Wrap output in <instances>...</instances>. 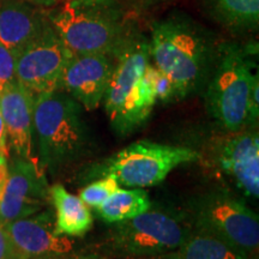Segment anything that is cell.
<instances>
[{
	"instance_id": "23",
	"label": "cell",
	"mask_w": 259,
	"mask_h": 259,
	"mask_svg": "<svg viewBox=\"0 0 259 259\" xmlns=\"http://www.w3.org/2000/svg\"><path fill=\"white\" fill-rule=\"evenodd\" d=\"M0 259H15L11 241L3 222H0Z\"/></svg>"
},
{
	"instance_id": "4",
	"label": "cell",
	"mask_w": 259,
	"mask_h": 259,
	"mask_svg": "<svg viewBox=\"0 0 259 259\" xmlns=\"http://www.w3.org/2000/svg\"><path fill=\"white\" fill-rule=\"evenodd\" d=\"M149 63V41L138 32L114 57V69L103 101L109 124L121 137L141 127L157 102L147 70Z\"/></svg>"
},
{
	"instance_id": "12",
	"label": "cell",
	"mask_w": 259,
	"mask_h": 259,
	"mask_svg": "<svg viewBox=\"0 0 259 259\" xmlns=\"http://www.w3.org/2000/svg\"><path fill=\"white\" fill-rule=\"evenodd\" d=\"M114 69V58L107 54H72L61 74L59 90L93 111L103 101Z\"/></svg>"
},
{
	"instance_id": "9",
	"label": "cell",
	"mask_w": 259,
	"mask_h": 259,
	"mask_svg": "<svg viewBox=\"0 0 259 259\" xmlns=\"http://www.w3.org/2000/svg\"><path fill=\"white\" fill-rule=\"evenodd\" d=\"M71 56L50 24L17 56V82L34 95L59 90L61 74Z\"/></svg>"
},
{
	"instance_id": "20",
	"label": "cell",
	"mask_w": 259,
	"mask_h": 259,
	"mask_svg": "<svg viewBox=\"0 0 259 259\" xmlns=\"http://www.w3.org/2000/svg\"><path fill=\"white\" fill-rule=\"evenodd\" d=\"M119 189V184L111 177L95 179L79 191V198L89 208L96 209Z\"/></svg>"
},
{
	"instance_id": "1",
	"label": "cell",
	"mask_w": 259,
	"mask_h": 259,
	"mask_svg": "<svg viewBox=\"0 0 259 259\" xmlns=\"http://www.w3.org/2000/svg\"><path fill=\"white\" fill-rule=\"evenodd\" d=\"M219 42L212 32L183 12L153 23L150 59L173 83L177 101L203 93Z\"/></svg>"
},
{
	"instance_id": "11",
	"label": "cell",
	"mask_w": 259,
	"mask_h": 259,
	"mask_svg": "<svg viewBox=\"0 0 259 259\" xmlns=\"http://www.w3.org/2000/svg\"><path fill=\"white\" fill-rule=\"evenodd\" d=\"M51 202L44 171L34 160L16 156L9 164V178L0 200V222L29 218Z\"/></svg>"
},
{
	"instance_id": "15",
	"label": "cell",
	"mask_w": 259,
	"mask_h": 259,
	"mask_svg": "<svg viewBox=\"0 0 259 259\" xmlns=\"http://www.w3.org/2000/svg\"><path fill=\"white\" fill-rule=\"evenodd\" d=\"M50 25L41 8L27 0H6L0 5V44L18 56Z\"/></svg>"
},
{
	"instance_id": "14",
	"label": "cell",
	"mask_w": 259,
	"mask_h": 259,
	"mask_svg": "<svg viewBox=\"0 0 259 259\" xmlns=\"http://www.w3.org/2000/svg\"><path fill=\"white\" fill-rule=\"evenodd\" d=\"M35 95L15 82L0 93V112L16 156L32 158V112Z\"/></svg>"
},
{
	"instance_id": "21",
	"label": "cell",
	"mask_w": 259,
	"mask_h": 259,
	"mask_svg": "<svg viewBox=\"0 0 259 259\" xmlns=\"http://www.w3.org/2000/svg\"><path fill=\"white\" fill-rule=\"evenodd\" d=\"M147 70L149 77H150L151 79V83H153V88L155 95H156L157 101L164 103L177 101L176 89H174L173 83L170 82V79L168 78L166 74L162 73L161 71L151 63H149Z\"/></svg>"
},
{
	"instance_id": "25",
	"label": "cell",
	"mask_w": 259,
	"mask_h": 259,
	"mask_svg": "<svg viewBox=\"0 0 259 259\" xmlns=\"http://www.w3.org/2000/svg\"><path fill=\"white\" fill-rule=\"evenodd\" d=\"M9 147H8V135L3 120L2 112H0V157H8Z\"/></svg>"
},
{
	"instance_id": "17",
	"label": "cell",
	"mask_w": 259,
	"mask_h": 259,
	"mask_svg": "<svg viewBox=\"0 0 259 259\" xmlns=\"http://www.w3.org/2000/svg\"><path fill=\"white\" fill-rule=\"evenodd\" d=\"M204 11L233 35L258 30L259 0H204Z\"/></svg>"
},
{
	"instance_id": "27",
	"label": "cell",
	"mask_w": 259,
	"mask_h": 259,
	"mask_svg": "<svg viewBox=\"0 0 259 259\" xmlns=\"http://www.w3.org/2000/svg\"><path fill=\"white\" fill-rule=\"evenodd\" d=\"M70 259H112L111 257L105 254H97V253H89V254H76Z\"/></svg>"
},
{
	"instance_id": "7",
	"label": "cell",
	"mask_w": 259,
	"mask_h": 259,
	"mask_svg": "<svg viewBox=\"0 0 259 259\" xmlns=\"http://www.w3.org/2000/svg\"><path fill=\"white\" fill-rule=\"evenodd\" d=\"M198 158V151L191 148L138 141L112 156L93 163L82 176L88 181L111 177L119 185L143 189L157 185L173 169Z\"/></svg>"
},
{
	"instance_id": "22",
	"label": "cell",
	"mask_w": 259,
	"mask_h": 259,
	"mask_svg": "<svg viewBox=\"0 0 259 259\" xmlns=\"http://www.w3.org/2000/svg\"><path fill=\"white\" fill-rule=\"evenodd\" d=\"M17 56L0 44V93L17 82L16 77Z\"/></svg>"
},
{
	"instance_id": "8",
	"label": "cell",
	"mask_w": 259,
	"mask_h": 259,
	"mask_svg": "<svg viewBox=\"0 0 259 259\" xmlns=\"http://www.w3.org/2000/svg\"><path fill=\"white\" fill-rule=\"evenodd\" d=\"M191 232L184 211L151 205L134 219L113 223L107 232L106 247L119 258L147 259L176 250Z\"/></svg>"
},
{
	"instance_id": "16",
	"label": "cell",
	"mask_w": 259,
	"mask_h": 259,
	"mask_svg": "<svg viewBox=\"0 0 259 259\" xmlns=\"http://www.w3.org/2000/svg\"><path fill=\"white\" fill-rule=\"evenodd\" d=\"M51 202L54 206V233L58 236L82 238L93 228L94 218L89 206L61 184L50 187Z\"/></svg>"
},
{
	"instance_id": "5",
	"label": "cell",
	"mask_w": 259,
	"mask_h": 259,
	"mask_svg": "<svg viewBox=\"0 0 259 259\" xmlns=\"http://www.w3.org/2000/svg\"><path fill=\"white\" fill-rule=\"evenodd\" d=\"M252 69L247 48L234 42H219L203 93L209 115L228 134L250 127L248 100L255 77Z\"/></svg>"
},
{
	"instance_id": "26",
	"label": "cell",
	"mask_w": 259,
	"mask_h": 259,
	"mask_svg": "<svg viewBox=\"0 0 259 259\" xmlns=\"http://www.w3.org/2000/svg\"><path fill=\"white\" fill-rule=\"evenodd\" d=\"M27 2L38 6V8H51V6L59 4L61 0H27Z\"/></svg>"
},
{
	"instance_id": "10",
	"label": "cell",
	"mask_w": 259,
	"mask_h": 259,
	"mask_svg": "<svg viewBox=\"0 0 259 259\" xmlns=\"http://www.w3.org/2000/svg\"><path fill=\"white\" fill-rule=\"evenodd\" d=\"M15 259H70L76 255L72 238L54 233L52 210L5 223Z\"/></svg>"
},
{
	"instance_id": "24",
	"label": "cell",
	"mask_w": 259,
	"mask_h": 259,
	"mask_svg": "<svg viewBox=\"0 0 259 259\" xmlns=\"http://www.w3.org/2000/svg\"><path fill=\"white\" fill-rule=\"evenodd\" d=\"M9 178V163L8 157H0V200L4 193L6 183Z\"/></svg>"
},
{
	"instance_id": "2",
	"label": "cell",
	"mask_w": 259,
	"mask_h": 259,
	"mask_svg": "<svg viewBox=\"0 0 259 259\" xmlns=\"http://www.w3.org/2000/svg\"><path fill=\"white\" fill-rule=\"evenodd\" d=\"M32 137L40 166L52 174L83 160L94 148L83 107L61 90L35 95Z\"/></svg>"
},
{
	"instance_id": "3",
	"label": "cell",
	"mask_w": 259,
	"mask_h": 259,
	"mask_svg": "<svg viewBox=\"0 0 259 259\" xmlns=\"http://www.w3.org/2000/svg\"><path fill=\"white\" fill-rule=\"evenodd\" d=\"M47 16L72 54L114 58L136 32L116 0H67Z\"/></svg>"
},
{
	"instance_id": "6",
	"label": "cell",
	"mask_w": 259,
	"mask_h": 259,
	"mask_svg": "<svg viewBox=\"0 0 259 259\" xmlns=\"http://www.w3.org/2000/svg\"><path fill=\"white\" fill-rule=\"evenodd\" d=\"M194 231L209 234L244 259L257 257L259 219L245 200L223 189L194 194L184 211Z\"/></svg>"
},
{
	"instance_id": "13",
	"label": "cell",
	"mask_w": 259,
	"mask_h": 259,
	"mask_svg": "<svg viewBox=\"0 0 259 259\" xmlns=\"http://www.w3.org/2000/svg\"><path fill=\"white\" fill-rule=\"evenodd\" d=\"M218 154L220 169L231 179L242 194L252 199L259 197V136L250 126L229 134Z\"/></svg>"
},
{
	"instance_id": "18",
	"label": "cell",
	"mask_w": 259,
	"mask_h": 259,
	"mask_svg": "<svg viewBox=\"0 0 259 259\" xmlns=\"http://www.w3.org/2000/svg\"><path fill=\"white\" fill-rule=\"evenodd\" d=\"M149 193L143 189H120L112 193L101 205L95 209L103 222L113 223L134 219L151 208Z\"/></svg>"
},
{
	"instance_id": "19",
	"label": "cell",
	"mask_w": 259,
	"mask_h": 259,
	"mask_svg": "<svg viewBox=\"0 0 259 259\" xmlns=\"http://www.w3.org/2000/svg\"><path fill=\"white\" fill-rule=\"evenodd\" d=\"M147 259H244L219 239L192 229L176 250Z\"/></svg>"
}]
</instances>
